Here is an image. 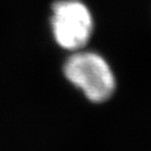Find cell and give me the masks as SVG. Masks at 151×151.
Segmentation results:
<instances>
[{"label": "cell", "instance_id": "obj_1", "mask_svg": "<svg viewBox=\"0 0 151 151\" xmlns=\"http://www.w3.org/2000/svg\"><path fill=\"white\" fill-rule=\"evenodd\" d=\"M62 70L66 81L92 103L106 102L115 93L116 77L113 68L97 52L86 48L70 52Z\"/></svg>", "mask_w": 151, "mask_h": 151}, {"label": "cell", "instance_id": "obj_2", "mask_svg": "<svg viewBox=\"0 0 151 151\" xmlns=\"http://www.w3.org/2000/svg\"><path fill=\"white\" fill-rule=\"evenodd\" d=\"M49 25L55 43L70 53L85 48L94 32L93 15L81 0H56Z\"/></svg>", "mask_w": 151, "mask_h": 151}]
</instances>
